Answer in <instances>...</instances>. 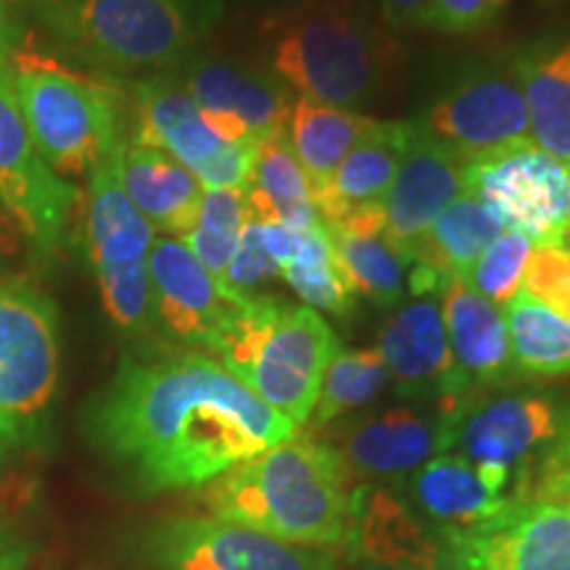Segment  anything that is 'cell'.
Instances as JSON below:
<instances>
[{"instance_id": "30", "label": "cell", "mask_w": 570, "mask_h": 570, "mask_svg": "<svg viewBox=\"0 0 570 570\" xmlns=\"http://www.w3.org/2000/svg\"><path fill=\"white\" fill-rule=\"evenodd\" d=\"M518 375L570 373V317L523 288L502 306Z\"/></svg>"}, {"instance_id": "4", "label": "cell", "mask_w": 570, "mask_h": 570, "mask_svg": "<svg viewBox=\"0 0 570 570\" xmlns=\"http://www.w3.org/2000/svg\"><path fill=\"white\" fill-rule=\"evenodd\" d=\"M11 77L35 146L67 183L90 177L125 142L122 96L111 85L21 48Z\"/></svg>"}, {"instance_id": "13", "label": "cell", "mask_w": 570, "mask_h": 570, "mask_svg": "<svg viewBox=\"0 0 570 570\" xmlns=\"http://www.w3.org/2000/svg\"><path fill=\"white\" fill-rule=\"evenodd\" d=\"M146 552L159 570H338L333 550L291 544L219 518L161 523Z\"/></svg>"}, {"instance_id": "26", "label": "cell", "mask_w": 570, "mask_h": 570, "mask_svg": "<svg viewBox=\"0 0 570 570\" xmlns=\"http://www.w3.org/2000/svg\"><path fill=\"white\" fill-rule=\"evenodd\" d=\"M410 489L415 504L436 525V531L458 533V537L475 531L504 508L515 504L499 497L481 479L479 470L452 452L433 454L423 462L412 475Z\"/></svg>"}, {"instance_id": "44", "label": "cell", "mask_w": 570, "mask_h": 570, "mask_svg": "<svg viewBox=\"0 0 570 570\" xmlns=\"http://www.w3.org/2000/svg\"><path fill=\"white\" fill-rule=\"evenodd\" d=\"M24 444L27 441L21 439V433L17 431V428L9 425L3 417H0V460H6L13 452H19Z\"/></svg>"}, {"instance_id": "41", "label": "cell", "mask_w": 570, "mask_h": 570, "mask_svg": "<svg viewBox=\"0 0 570 570\" xmlns=\"http://www.w3.org/2000/svg\"><path fill=\"white\" fill-rule=\"evenodd\" d=\"M21 24L19 19L13 17L11 6L6 0H0V67L3 63H11L13 56L21 48Z\"/></svg>"}, {"instance_id": "29", "label": "cell", "mask_w": 570, "mask_h": 570, "mask_svg": "<svg viewBox=\"0 0 570 570\" xmlns=\"http://www.w3.org/2000/svg\"><path fill=\"white\" fill-rule=\"evenodd\" d=\"M375 119L352 109H338L312 98H298L291 109L288 140L298 164L309 177L312 196L331 183L333 173L344 156L356 146V140L373 127Z\"/></svg>"}, {"instance_id": "9", "label": "cell", "mask_w": 570, "mask_h": 570, "mask_svg": "<svg viewBox=\"0 0 570 570\" xmlns=\"http://www.w3.org/2000/svg\"><path fill=\"white\" fill-rule=\"evenodd\" d=\"M59 383V312L32 285L0 281V417L40 436Z\"/></svg>"}, {"instance_id": "32", "label": "cell", "mask_w": 570, "mask_h": 570, "mask_svg": "<svg viewBox=\"0 0 570 570\" xmlns=\"http://www.w3.org/2000/svg\"><path fill=\"white\" fill-rule=\"evenodd\" d=\"M302 233L288 230L283 225H267L246 219L238 246L227 265L219 291L230 304H244L259 296L262 285L275 281L288 256L296 252Z\"/></svg>"}, {"instance_id": "35", "label": "cell", "mask_w": 570, "mask_h": 570, "mask_svg": "<svg viewBox=\"0 0 570 570\" xmlns=\"http://www.w3.org/2000/svg\"><path fill=\"white\" fill-rule=\"evenodd\" d=\"M533 244L518 230H504L491 244L487 252L479 256L473 269L465 281L475 294L489 298L491 304L504 306L512 296L523 288L525 265H529Z\"/></svg>"}, {"instance_id": "1", "label": "cell", "mask_w": 570, "mask_h": 570, "mask_svg": "<svg viewBox=\"0 0 570 570\" xmlns=\"http://www.w3.org/2000/svg\"><path fill=\"white\" fill-rule=\"evenodd\" d=\"M294 433L202 352L125 356L88 410L92 444L148 494L204 487Z\"/></svg>"}, {"instance_id": "33", "label": "cell", "mask_w": 570, "mask_h": 570, "mask_svg": "<svg viewBox=\"0 0 570 570\" xmlns=\"http://www.w3.org/2000/svg\"><path fill=\"white\" fill-rule=\"evenodd\" d=\"M389 381L386 362L375 348H336L333 360L327 362L323 383H320L309 425L320 431L333 420L365 407L386 389Z\"/></svg>"}, {"instance_id": "7", "label": "cell", "mask_w": 570, "mask_h": 570, "mask_svg": "<svg viewBox=\"0 0 570 570\" xmlns=\"http://www.w3.org/2000/svg\"><path fill=\"white\" fill-rule=\"evenodd\" d=\"M381 46L348 11L302 13L277 35L273 67L302 98L352 109L381 80Z\"/></svg>"}, {"instance_id": "25", "label": "cell", "mask_w": 570, "mask_h": 570, "mask_svg": "<svg viewBox=\"0 0 570 570\" xmlns=\"http://www.w3.org/2000/svg\"><path fill=\"white\" fill-rule=\"evenodd\" d=\"M410 122H373L344 156L331 183L315 196L317 212L325 225L341 223L352 212L383 204L394 183Z\"/></svg>"}, {"instance_id": "16", "label": "cell", "mask_w": 570, "mask_h": 570, "mask_svg": "<svg viewBox=\"0 0 570 570\" xmlns=\"http://www.w3.org/2000/svg\"><path fill=\"white\" fill-rule=\"evenodd\" d=\"M468 188V161L444 140H439L420 119L410 122L396 177L383 198L386 235L410 259L412 248L433 225V219Z\"/></svg>"}, {"instance_id": "24", "label": "cell", "mask_w": 570, "mask_h": 570, "mask_svg": "<svg viewBox=\"0 0 570 570\" xmlns=\"http://www.w3.org/2000/svg\"><path fill=\"white\" fill-rule=\"evenodd\" d=\"M119 173L135 209L154 230L167 238H185L194 230L204 188L180 161L154 146L127 140Z\"/></svg>"}, {"instance_id": "15", "label": "cell", "mask_w": 570, "mask_h": 570, "mask_svg": "<svg viewBox=\"0 0 570 570\" xmlns=\"http://www.w3.org/2000/svg\"><path fill=\"white\" fill-rule=\"evenodd\" d=\"M436 298L452 352V375L439 399V417H446L468 399L510 383L518 370L502 306L475 294L462 277L449 281Z\"/></svg>"}, {"instance_id": "17", "label": "cell", "mask_w": 570, "mask_h": 570, "mask_svg": "<svg viewBox=\"0 0 570 570\" xmlns=\"http://www.w3.org/2000/svg\"><path fill=\"white\" fill-rule=\"evenodd\" d=\"M185 90L225 140H262L288 130L291 88L281 77L225 61H198L185 71Z\"/></svg>"}, {"instance_id": "28", "label": "cell", "mask_w": 570, "mask_h": 570, "mask_svg": "<svg viewBox=\"0 0 570 570\" xmlns=\"http://www.w3.org/2000/svg\"><path fill=\"white\" fill-rule=\"evenodd\" d=\"M531 140L570 167V42L515 59Z\"/></svg>"}, {"instance_id": "42", "label": "cell", "mask_w": 570, "mask_h": 570, "mask_svg": "<svg viewBox=\"0 0 570 570\" xmlns=\"http://www.w3.org/2000/svg\"><path fill=\"white\" fill-rule=\"evenodd\" d=\"M32 550L19 533L0 531V570H24L30 566Z\"/></svg>"}, {"instance_id": "27", "label": "cell", "mask_w": 570, "mask_h": 570, "mask_svg": "<svg viewBox=\"0 0 570 570\" xmlns=\"http://www.w3.org/2000/svg\"><path fill=\"white\" fill-rule=\"evenodd\" d=\"M246 204L248 219H256V223L283 225L294 233H306L323 225L309 177L291 148L288 130L273 132L256 142Z\"/></svg>"}, {"instance_id": "8", "label": "cell", "mask_w": 570, "mask_h": 570, "mask_svg": "<svg viewBox=\"0 0 570 570\" xmlns=\"http://www.w3.org/2000/svg\"><path fill=\"white\" fill-rule=\"evenodd\" d=\"M59 30L85 61L117 71L164 67L194 40L183 0H75Z\"/></svg>"}, {"instance_id": "19", "label": "cell", "mask_w": 570, "mask_h": 570, "mask_svg": "<svg viewBox=\"0 0 570 570\" xmlns=\"http://www.w3.org/2000/svg\"><path fill=\"white\" fill-rule=\"evenodd\" d=\"M460 539L473 570H570V502L523 499Z\"/></svg>"}, {"instance_id": "34", "label": "cell", "mask_w": 570, "mask_h": 570, "mask_svg": "<svg viewBox=\"0 0 570 570\" xmlns=\"http://www.w3.org/2000/svg\"><path fill=\"white\" fill-rule=\"evenodd\" d=\"M246 219V188H209L202 196L194 230L180 238L217 283L230 265Z\"/></svg>"}, {"instance_id": "46", "label": "cell", "mask_w": 570, "mask_h": 570, "mask_svg": "<svg viewBox=\"0 0 570 570\" xmlns=\"http://www.w3.org/2000/svg\"><path fill=\"white\" fill-rule=\"evenodd\" d=\"M352 570H410L404 566H394V562L365 558V554H354V568Z\"/></svg>"}, {"instance_id": "18", "label": "cell", "mask_w": 570, "mask_h": 570, "mask_svg": "<svg viewBox=\"0 0 570 570\" xmlns=\"http://www.w3.org/2000/svg\"><path fill=\"white\" fill-rule=\"evenodd\" d=\"M154 317L169 336L188 346L214 348L238 304H230L206 267L180 238H154L148 254Z\"/></svg>"}, {"instance_id": "37", "label": "cell", "mask_w": 570, "mask_h": 570, "mask_svg": "<svg viewBox=\"0 0 570 570\" xmlns=\"http://www.w3.org/2000/svg\"><path fill=\"white\" fill-rule=\"evenodd\" d=\"M508 6L510 0H431L420 27L444 35H475L497 24Z\"/></svg>"}, {"instance_id": "43", "label": "cell", "mask_w": 570, "mask_h": 570, "mask_svg": "<svg viewBox=\"0 0 570 570\" xmlns=\"http://www.w3.org/2000/svg\"><path fill=\"white\" fill-rule=\"evenodd\" d=\"M21 244V230L13 223V217L6 212V206L0 204V254H11L13 248Z\"/></svg>"}, {"instance_id": "36", "label": "cell", "mask_w": 570, "mask_h": 570, "mask_svg": "<svg viewBox=\"0 0 570 570\" xmlns=\"http://www.w3.org/2000/svg\"><path fill=\"white\" fill-rule=\"evenodd\" d=\"M523 291L570 317V252L562 246H533Z\"/></svg>"}, {"instance_id": "11", "label": "cell", "mask_w": 570, "mask_h": 570, "mask_svg": "<svg viewBox=\"0 0 570 570\" xmlns=\"http://www.w3.org/2000/svg\"><path fill=\"white\" fill-rule=\"evenodd\" d=\"M80 190L48 167L21 114L11 63L0 67V204L40 256L59 252Z\"/></svg>"}, {"instance_id": "38", "label": "cell", "mask_w": 570, "mask_h": 570, "mask_svg": "<svg viewBox=\"0 0 570 570\" xmlns=\"http://www.w3.org/2000/svg\"><path fill=\"white\" fill-rule=\"evenodd\" d=\"M531 499L570 502V407L560 425V433L533 468Z\"/></svg>"}, {"instance_id": "10", "label": "cell", "mask_w": 570, "mask_h": 570, "mask_svg": "<svg viewBox=\"0 0 570 570\" xmlns=\"http://www.w3.org/2000/svg\"><path fill=\"white\" fill-rule=\"evenodd\" d=\"M468 185L504 227L523 233L533 246H566L570 167L533 140L470 161Z\"/></svg>"}, {"instance_id": "20", "label": "cell", "mask_w": 570, "mask_h": 570, "mask_svg": "<svg viewBox=\"0 0 570 570\" xmlns=\"http://www.w3.org/2000/svg\"><path fill=\"white\" fill-rule=\"evenodd\" d=\"M441 420L420 415L412 407H394L356 420L338 433V441H327L338 452L346 473L360 481L404 479L439 454Z\"/></svg>"}, {"instance_id": "40", "label": "cell", "mask_w": 570, "mask_h": 570, "mask_svg": "<svg viewBox=\"0 0 570 570\" xmlns=\"http://www.w3.org/2000/svg\"><path fill=\"white\" fill-rule=\"evenodd\" d=\"M428 570H473V562H470L462 539L454 537V533H439L436 552H433Z\"/></svg>"}, {"instance_id": "22", "label": "cell", "mask_w": 570, "mask_h": 570, "mask_svg": "<svg viewBox=\"0 0 570 570\" xmlns=\"http://www.w3.org/2000/svg\"><path fill=\"white\" fill-rule=\"evenodd\" d=\"M375 352L386 362L399 394L441 399L452 375V352L436 296H420L396 309Z\"/></svg>"}, {"instance_id": "12", "label": "cell", "mask_w": 570, "mask_h": 570, "mask_svg": "<svg viewBox=\"0 0 570 570\" xmlns=\"http://www.w3.org/2000/svg\"><path fill=\"white\" fill-rule=\"evenodd\" d=\"M132 98L135 142L173 156L204 190L246 188L259 140L219 138L188 90L173 80L138 82Z\"/></svg>"}, {"instance_id": "3", "label": "cell", "mask_w": 570, "mask_h": 570, "mask_svg": "<svg viewBox=\"0 0 570 570\" xmlns=\"http://www.w3.org/2000/svg\"><path fill=\"white\" fill-rule=\"evenodd\" d=\"M338 341L312 306L254 296L227 317L212 352L233 377L294 428L306 425Z\"/></svg>"}, {"instance_id": "6", "label": "cell", "mask_w": 570, "mask_h": 570, "mask_svg": "<svg viewBox=\"0 0 570 570\" xmlns=\"http://www.w3.org/2000/svg\"><path fill=\"white\" fill-rule=\"evenodd\" d=\"M125 142L92 169L85 233L106 315L122 333L140 336L151 331L156 320L148 281V254L156 230L135 209L122 185L119 161Z\"/></svg>"}, {"instance_id": "14", "label": "cell", "mask_w": 570, "mask_h": 570, "mask_svg": "<svg viewBox=\"0 0 570 570\" xmlns=\"http://www.w3.org/2000/svg\"><path fill=\"white\" fill-rule=\"evenodd\" d=\"M420 122L468 164L531 140L529 106L515 63L460 80Z\"/></svg>"}, {"instance_id": "47", "label": "cell", "mask_w": 570, "mask_h": 570, "mask_svg": "<svg viewBox=\"0 0 570 570\" xmlns=\"http://www.w3.org/2000/svg\"><path fill=\"white\" fill-rule=\"evenodd\" d=\"M6 3H40V0H6Z\"/></svg>"}, {"instance_id": "21", "label": "cell", "mask_w": 570, "mask_h": 570, "mask_svg": "<svg viewBox=\"0 0 570 570\" xmlns=\"http://www.w3.org/2000/svg\"><path fill=\"white\" fill-rule=\"evenodd\" d=\"M502 219L465 190L433 219L410 254V294L439 296L449 281H465L479 256L502 235Z\"/></svg>"}, {"instance_id": "23", "label": "cell", "mask_w": 570, "mask_h": 570, "mask_svg": "<svg viewBox=\"0 0 570 570\" xmlns=\"http://www.w3.org/2000/svg\"><path fill=\"white\" fill-rule=\"evenodd\" d=\"M325 227L354 294L381 306H394L410 294V259L386 235L383 204L352 212Z\"/></svg>"}, {"instance_id": "39", "label": "cell", "mask_w": 570, "mask_h": 570, "mask_svg": "<svg viewBox=\"0 0 570 570\" xmlns=\"http://www.w3.org/2000/svg\"><path fill=\"white\" fill-rule=\"evenodd\" d=\"M431 0H381V17L391 30H407L420 27Z\"/></svg>"}, {"instance_id": "45", "label": "cell", "mask_w": 570, "mask_h": 570, "mask_svg": "<svg viewBox=\"0 0 570 570\" xmlns=\"http://www.w3.org/2000/svg\"><path fill=\"white\" fill-rule=\"evenodd\" d=\"M273 6L275 13H304L312 6H317L320 0H267Z\"/></svg>"}, {"instance_id": "48", "label": "cell", "mask_w": 570, "mask_h": 570, "mask_svg": "<svg viewBox=\"0 0 570 570\" xmlns=\"http://www.w3.org/2000/svg\"><path fill=\"white\" fill-rule=\"evenodd\" d=\"M562 248H568V252H570V233H568V240H566V246H562Z\"/></svg>"}, {"instance_id": "31", "label": "cell", "mask_w": 570, "mask_h": 570, "mask_svg": "<svg viewBox=\"0 0 570 570\" xmlns=\"http://www.w3.org/2000/svg\"><path fill=\"white\" fill-rule=\"evenodd\" d=\"M281 275L294 288V294L315 312L323 309L336 317H348L354 312L356 294L341 273L325 223L302 233V240L283 265Z\"/></svg>"}, {"instance_id": "5", "label": "cell", "mask_w": 570, "mask_h": 570, "mask_svg": "<svg viewBox=\"0 0 570 570\" xmlns=\"http://www.w3.org/2000/svg\"><path fill=\"white\" fill-rule=\"evenodd\" d=\"M566 412L544 394H479L439 417V454H460L508 502L531 499L533 468L560 433Z\"/></svg>"}, {"instance_id": "2", "label": "cell", "mask_w": 570, "mask_h": 570, "mask_svg": "<svg viewBox=\"0 0 570 570\" xmlns=\"http://www.w3.org/2000/svg\"><path fill=\"white\" fill-rule=\"evenodd\" d=\"M356 483L338 452L315 436H291L212 481V518L252 525L291 544L336 550L354 529Z\"/></svg>"}]
</instances>
